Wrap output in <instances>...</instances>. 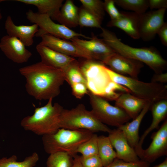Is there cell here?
Returning a JSON list of instances; mask_svg holds the SVG:
<instances>
[{"instance_id": "30", "label": "cell", "mask_w": 167, "mask_h": 167, "mask_svg": "<svg viewBox=\"0 0 167 167\" xmlns=\"http://www.w3.org/2000/svg\"><path fill=\"white\" fill-rule=\"evenodd\" d=\"M82 6L102 23L105 15L104 2L100 0H80Z\"/></svg>"}, {"instance_id": "22", "label": "cell", "mask_w": 167, "mask_h": 167, "mask_svg": "<svg viewBox=\"0 0 167 167\" xmlns=\"http://www.w3.org/2000/svg\"><path fill=\"white\" fill-rule=\"evenodd\" d=\"M152 115V121L150 126L144 131L140 138L138 145L142 146L147 135L155 129H157L160 122L167 115V99L160 100L153 103L150 108Z\"/></svg>"}, {"instance_id": "16", "label": "cell", "mask_w": 167, "mask_h": 167, "mask_svg": "<svg viewBox=\"0 0 167 167\" xmlns=\"http://www.w3.org/2000/svg\"><path fill=\"white\" fill-rule=\"evenodd\" d=\"M108 137L115 150L117 158L126 162H136L140 160L121 130L118 128L112 130Z\"/></svg>"}, {"instance_id": "10", "label": "cell", "mask_w": 167, "mask_h": 167, "mask_svg": "<svg viewBox=\"0 0 167 167\" xmlns=\"http://www.w3.org/2000/svg\"><path fill=\"white\" fill-rule=\"evenodd\" d=\"M89 40L75 37L71 41L76 45L92 59L104 62L116 52L102 39L98 38L93 33Z\"/></svg>"}, {"instance_id": "41", "label": "cell", "mask_w": 167, "mask_h": 167, "mask_svg": "<svg viewBox=\"0 0 167 167\" xmlns=\"http://www.w3.org/2000/svg\"><path fill=\"white\" fill-rule=\"evenodd\" d=\"M154 167H167V157L159 165L154 166Z\"/></svg>"}, {"instance_id": "17", "label": "cell", "mask_w": 167, "mask_h": 167, "mask_svg": "<svg viewBox=\"0 0 167 167\" xmlns=\"http://www.w3.org/2000/svg\"><path fill=\"white\" fill-rule=\"evenodd\" d=\"M5 28L7 35L18 38L26 46L32 45L33 38L39 30L38 26L35 24L30 25H17L10 15L5 21Z\"/></svg>"}, {"instance_id": "33", "label": "cell", "mask_w": 167, "mask_h": 167, "mask_svg": "<svg viewBox=\"0 0 167 167\" xmlns=\"http://www.w3.org/2000/svg\"><path fill=\"white\" fill-rule=\"evenodd\" d=\"M150 163L140 159L136 162H126L117 158L105 167H149Z\"/></svg>"}, {"instance_id": "27", "label": "cell", "mask_w": 167, "mask_h": 167, "mask_svg": "<svg viewBox=\"0 0 167 167\" xmlns=\"http://www.w3.org/2000/svg\"><path fill=\"white\" fill-rule=\"evenodd\" d=\"M39 159L38 154L34 152L21 162L17 161V157L13 155L9 158L0 159V167H33Z\"/></svg>"}, {"instance_id": "39", "label": "cell", "mask_w": 167, "mask_h": 167, "mask_svg": "<svg viewBox=\"0 0 167 167\" xmlns=\"http://www.w3.org/2000/svg\"><path fill=\"white\" fill-rule=\"evenodd\" d=\"M151 82L163 84L166 83L167 73L163 72L160 74H155L151 79Z\"/></svg>"}, {"instance_id": "13", "label": "cell", "mask_w": 167, "mask_h": 167, "mask_svg": "<svg viewBox=\"0 0 167 167\" xmlns=\"http://www.w3.org/2000/svg\"><path fill=\"white\" fill-rule=\"evenodd\" d=\"M114 72L124 76L138 79L141 69L143 67L142 62L115 53L104 63Z\"/></svg>"}, {"instance_id": "32", "label": "cell", "mask_w": 167, "mask_h": 167, "mask_svg": "<svg viewBox=\"0 0 167 167\" xmlns=\"http://www.w3.org/2000/svg\"><path fill=\"white\" fill-rule=\"evenodd\" d=\"M98 137L97 134L94 133L89 139L78 147L75 151L76 153H80L81 156L84 157L98 154Z\"/></svg>"}, {"instance_id": "28", "label": "cell", "mask_w": 167, "mask_h": 167, "mask_svg": "<svg viewBox=\"0 0 167 167\" xmlns=\"http://www.w3.org/2000/svg\"><path fill=\"white\" fill-rule=\"evenodd\" d=\"M73 165L74 157L62 152L50 154L46 162L47 167H73Z\"/></svg>"}, {"instance_id": "21", "label": "cell", "mask_w": 167, "mask_h": 167, "mask_svg": "<svg viewBox=\"0 0 167 167\" xmlns=\"http://www.w3.org/2000/svg\"><path fill=\"white\" fill-rule=\"evenodd\" d=\"M115 101V105L123 109L132 119L136 118L147 103L150 102L130 92L122 93Z\"/></svg>"}, {"instance_id": "9", "label": "cell", "mask_w": 167, "mask_h": 167, "mask_svg": "<svg viewBox=\"0 0 167 167\" xmlns=\"http://www.w3.org/2000/svg\"><path fill=\"white\" fill-rule=\"evenodd\" d=\"M27 19L31 23L37 24L39 30L35 36L41 37L45 34H49L63 39L71 40V39L81 36L90 39L91 37L77 32L65 26L57 24L53 21L47 14L35 12L29 9L26 13Z\"/></svg>"}, {"instance_id": "7", "label": "cell", "mask_w": 167, "mask_h": 167, "mask_svg": "<svg viewBox=\"0 0 167 167\" xmlns=\"http://www.w3.org/2000/svg\"><path fill=\"white\" fill-rule=\"evenodd\" d=\"M79 62L81 72L86 81L88 91L102 97L112 81L103 62L93 59L83 58Z\"/></svg>"}, {"instance_id": "42", "label": "cell", "mask_w": 167, "mask_h": 167, "mask_svg": "<svg viewBox=\"0 0 167 167\" xmlns=\"http://www.w3.org/2000/svg\"><path fill=\"white\" fill-rule=\"evenodd\" d=\"M5 1V0H0V3L1 2H2ZM2 15L1 12V10L0 8V21L2 19Z\"/></svg>"}, {"instance_id": "18", "label": "cell", "mask_w": 167, "mask_h": 167, "mask_svg": "<svg viewBox=\"0 0 167 167\" xmlns=\"http://www.w3.org/2000/svg\"><path fill=\"white\" fill-rule=\"evenodd\" d=\"M118 19L110 20L107 24L108 27H115L122 30L132 38H140L139 26L140 15L134 12L121 11Z\"/></svg>"}, {"instance_id": "2", "label": "cell", "mask_w": 167, "mask_h": 167, "mask_svg": "<svg viewBox=\"0 0 167 167\" xmlns=\"http://www.w3.org/2000/svg\"><path fill=\"white\" fill-rule=\"evenodd\" d=\"M101 29L100 36L116 53L146 64L155 74L163 73L167 69L166 60L155 47H133L122 42L113 32L104 28Z\"/></svg>"}, {"instance_id": "6", "label": "cell", "mask_w": 167, "mask_h": 167, "mask_svg": "<svg viewBox=\"0 0 167 167\" xmlns=\"http://www.w3.org/2000/svg\"><path fill=\"white\" fill-rule=\"evenodd\" d=\"M60 128L72 130H85L93 133L102 131L109 133L112 130L100 121L91 111L87 110L83 104L71 109H63L61 113Z\"/></svg>"}, {"instance_id": "23", "label": "cell", "mask_w": 167, "mask_h": 167, "mask_svg": "<svg viewBox=\"0 0 167 167\" xmlns=\"http://www.w3.org/2000/svg\"><path fill=\"white\" fill-rule=\"evenodd\" d=\"M27 5L36 6L38 13L49 15L56 20L62 5L63 0H14Z\"/></svg>"}, {"instance_id": "35", "label": "cell", "mask_w": 167, "mask_h": 167, "mask_svg": "<svg viewBox=\"0 0 167 167\" xmlns=\"http://www.w3.org/2000/svg\"><path fill=\"white\" fill-rule=\"evenodd\" d=\"M104 5L105 11L109 15L111 20H116L120 18L121 12L116 7L114 0H105Z\"/></svg>"}, {"instance_id": "15", "label": "cell", "mask_w": 167, "mask_h": 167, "mask_svg": "<svg viewBox=\"0 0 167 167\" xmlns=\"http://www.w3.org/2000/svg\"><path fill=\"white\" fill-rule=\"evenodd\" d=\"M40 44L70 57L92 59L90 57L72 42L47 34L41 37Z\"/></svg>"}, {"instance_id": "40", "label": "cell", "mask_w": 167, "mask_h": 167, "mask_svg": "<svg viewBox=\"0 0 167 167\" xmlns=\"http://www.w3.org/2000/svg\"><path fill=\"white\" fill-rule=\"evenodd\" d=\"M73 157L74 165L73 167H83L79 161V156L76 155Z\"/></svg>"}, {"instance_id": "38", "label": "cell", "mask_w": 167, "mask_h": 167, "mask_svg": "<svg viewBox=\"0 0 167 167\" xmlns=\"http://www.w3.org/2000/svg\"><path fill=\"white\" fill-rule=\"evenodd\" d=\"M157 34L162 44L165 46H167V23L165 22L158 30Z\"/></svg>"}, {"instance_id": "19", "label": "cell", "mask_w": 167, "mask_h": 167, "mask_svg": "<svg viewBox=\"0 0 167 167\" xmlns=\"http://www.w3.org/2000/svg\"><path fill=\"white\" fill-rule=\"evenodd\" d=\"M36 49L41 62L57 68L62 70L75 59L40 43L37 45Z\"/></svg>"}, {"instance_id": "14", "label": "cell", "mask_w": 167, "mask_h": 167, "mask_svg": "<svg viewBox=\"0 0 167 167\" xmlns=\"http://www.w3.org/2000/svg\"><path fill=\"white\" fill-rule=\"evenodd\" d=\"M0 49L9 59L18 64L27 62L32 55L21 41L7 35L1 38Z\"/></svg>"}, {"instance_id": "26", "label": "cell", "mask_w": 167, "mask_h": 167, "mask_svg": "<svg viewBox=\"0 0 167 167\" xmlns=\"http://www.w3.org/2000/svg\"><path fill=\"white\" fill-rule=\"evenodd\" d=\"M62 70L64 75L65 81L70 85L78 83L86 85V81L81 70L79 61L75 59Z\"/></svg>"}, {"instance_id": "4", "label": "cell", "mask_w": 167, "mask_h": 167, "mask_svg": "<svg viewBox=\"0 0 167 167\" xmlns=\"http://www.w3.org/2000/svg\"><path fill=\"white\" fill-rule=\"evenodd\" d=\"M94 133L85 130L59 128L55 133L42 136V141L45 151L49 154L62 152L73 157L75 151L82 143L89 139Z\"/></svg>"}, {"instance_id": "31", "label": "cell", "mask_w": 167, "mask_h": 167, "mask_svg": "<svg viewBox=\"0 0 167 167\" xmlns=\"http://www.w3.org/2000/svg\"><path fill=\"white\" fill-rule=\"evenodd\" d=\"M102 23L82 6L79 8L78 25L101 29Z\"/></svg>"}, {"instance_id": "25", "label": "cell", "mask_w": 167, "mask_h": 167, "mask_svg": "<svg viewBox=\"0 0 167 167\" xmlns=\"http://www.w3.org/2000/svg\"><path fill=\"white\" fill-rule=\"evenodd\" d=\"M97 143L98 155L103 167H105L117 158L116 152L108 136H98Z\"/></svg>"}, {"instance_id": "24", "label": "cell", "mask_w": 167, "mask_h": 167, "mask_svg": "<svg viewBox=\"0 0 167 167\" xmlns=\"http://www.w3.org/2000/svg\"><path fill=\"white\" fill-rule=\"evenodd\" d=\"M79 8L71 0H66L62 4L56 20L70 28L78 25Z\"/></svg>"}, {"instance_id": "1", "label": "cell", "mask_w": 167, "mask_h": 167, "mask_svg": "<svg viewBox=\"0 0 167 167\" xmlns=\"http://www.w3.org/2000/svg\"><path fill=\"white\" fill-rule=\"evenodd\" d=\"M19 71L26 79L25 87L28 94L39 101L58 96L65 81L62 69L41 62L20 68Z\"/></svg>"}, {"instance_id": "36", "label": "cell", "mask_w": 167, "mask_h": 167, "mask_svg": "<svg viewBox=\"0 0 167 167\" xmlns=\"http://www.w3.org/2000/svg\"><path fill=\"white\" fill-rule=\"evenodd\" d=\"M71 86L73 95L77 98L81 99L85 94H88V91L87 85L84 84L76 83Z\"/></svg>"}, {"instance_id": "37", "label": "cell", "mask_w": 167, "mask_h": 167, "mask_svg": "<svg viewBox=\"0 0 167 167\" xmlns=\"http://www.w3.org/2000/svg\"><path fill=\"white\" fill-rule=\"evenodd\" d=\"M149 7L151 10H159L167 8V0H148Z\"/></svg>"}, {"instance_id": "34", "label": "cell", "mask_w": 167, "mask_h": 167, "mask_svg": "<svg viewBox=\"0 0 167 167\" xmlns=\"http://www.w3.org/2000/svg\"><path fill=\"white\" fill-rule=\"evenodd\" d=\"M79 158L83 167H103L98 154L88 157L79 156Z\"/></svg>"}, {"instance_id": "11", "label": "cell", "mask_w": 167, "mask_h": 167, "mask_svg": "<svg viewBox=\"0 0 167 167\" xmlns=\"http://www.w3.org/2000/svg\"><path fill=\"white\" fill-rule=\"evenodd\" d=\"M166 10V9L152 10L140 15L139 26L140 38L145 41L154 38L165 23Z\"/></svg>"}, {"instance_id": "29", "label": "cell", "mask_w": 167, "mask_h": 167, "mask_svg": "<svg viewBox=\"0 0 167 167\" xmlns=\"http://www.w3.org/2000/svg\"><path fill=\"white\" fill-rule=\"evenodd\" d=\"M115 4L124 9L131 11L139 15L149 8L148 0H114Z\"/></svg>"}, {"instance_id": "3", "label": "cell", "mask_w": 167, "mask_h": 167, "mask_svg": "<svg viewBox=\"0 0 167 167\" xmlns=\"http://www.w3.org/2000/svg\"><path fill=\"white\" fill-rule=\"evenodd\" d=\"M53 99L49 100L44 106L36 108L32 115L24 118L21 121V126L39 135L55 133L60 128V116L64 109L57 103L53 105Z\"/></svg>"}, {"instance_id": "8", "label": "cell", "mask_w": 167, "mask_h": 167, "mask_svg": "<svg viewBox=\"0 0 167 167\" xmlns=\"http://www.w3.org/2000/svg\"><path fill=\"white\" fill-rule=\"evenodd\" d=\"M91 112L101 122L105 125L119 127L131 119L121 108L113 106L102 97L88 91Z\"/></svg>"}, {"instance_id": "12", "label": "cell", "mask_w": 167, "mask_h": 167, "mask_svg": "<svg viewBox=\"0 0 167 167\" xmlns=\"http://www.w3.org/2000/svg\"><path fill=\"white\" fill-rule=\"evenodd\" d=\"M152 141L146 149H143L140 159L151 163L159 157L167 155V120L158 130L152 134Z\"/></svg>"}, {"instance_id": "20", "label": "cell", "mask_w": 167, "mask_h": 167, "mask_svg": "<svg viewBox=\"0 0 167 167\" xmlns=\"http://www.w3.org/2000/svg\"><path fill=\"white\" fill-rule=\"evenodd\" d=\"M153 103L151 102H149L139 115L132 119V121L127 122L118 128L123 132L129 144L135 150L138 146L140 139L139 130L140 124Z\"/></svg>"}, {"instance_id": "5", "label": "cell", "mask_w": 167, "mask_h": 167, "mask_svg": "<svg viewBox=\"0 0 167 167\" xmlns=\"http://www.w3.org/2000/svg\"><path fill=\"white\" fill-rule=\"evenodd\" d=\"M111 80L128 89L131 93L141 99L154 103L167 99V86L163 84L147 83L118 74L106 67Z\"/></svg>"}]
</instances>
